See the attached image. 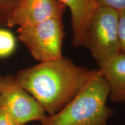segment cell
<instances>
[{
  "instance_id": "4fadbf2b",
  "label": "cell",
  "mask_w": 125,
  "mask_h": 125,
  "mask_svg": "<svg viewBox=\"0 0 125 125\" xmlns=\"http://www.w3.org/2000/svg\"><path fill=\"white\" fill-rule=\"evenodd\" d=\"M0 125H19L4 108L0 107Z\"/></svg>"
},
{
  "instance_id": "52a82bcc",
  "label": "cell",
  "mask_w": 125,
  "mask_h": 125,
  "mask_svg": "<svg viewBox=\"0 0 125 125\" xmlns=\"http://www.w3.org/2000/svg\"><path fill=\"white\" fill-rule=\"evenodd\" d=\"M70 9L73 29V44L82 45L87 30L99 7L97 0H58Z\"/></svg>"
},
{
  "instance_id": "ba28073f",
  "label": "cell",
  "mask_w": 125,
  "mask_h": 125,
  "mask_svg": "<svg viewBox=\"0 0 125 125\" xmlns=\"http://www.w3.org/2000/svg\"><path fill=\"white\" fill-rule=\"evenodd\" d=\"M98 67L109 85V100L116 103L125 102V54H117L99 63Z\"/></svg>"
},
{
  "instance_id": "6da1fadb",
  "label": "cell",
  "mask_w": 125,
  "mask_h": 125,
  "mask_svg": "<svg viewBox=\"0 0 125 125\" xmlns=\"http://www.w3.org/2000/svg\"><path fill=\"white\" fill-rule=\"evenodd\" d=\"M96 71L76 65L62 56L20 70L15 78L42 106L47 115H52L80 92Z\"/></svg>"
},
{
  "instance_id": "5b68a950",
  "label": "cell",
  "mask_w": 125,
  "mask_h": 125,
  "mask_svg": "<svg viewBox=\"0 0 125 125\" xmlns=\"http://www.w3.org/2000/svg\"><path fill=\"white\" fill-rule=\"evenodd\" d=\"M0 107L4 108L19 125L42 121L48 116L45 109L32 95L17 82L15 76L0 77Z\"/></svg>"
},
{
  "instance_id": "5bb4252c",
  "label": "cell",
  "mask_w": 125,
  "mask_h": 125,
  "mask_svg": "<svg viewBox=\"0 0 125 125\" xmlns=\"http://www.w3.org/2000/svg\"><path fill=\"white\" fill-rule=\"evenodd\" d=\"M0 95H1V84H0Z\"/></svg>"
},
{
  "instance_id": "7a4b0ae2",
  "label": "cell",
  "mask_w": 125,
  "mask_h": 125,
  "mask_svg": "<svg viewBox=\"0 0 125 125\" xmlns=\"http://www.w3.org/2000/svg\"><path fill=\"white\" fill-rule=\"evenodd\" d=\"M109 87L99 70L60 111L48 115L41 125H109L115 110L108 107Z\"/></svg>"
},
{
  "instance_id": "30bf717a",
  "label": "cell",
  "mask_w": 125,
  "mask_h": 125,
  "mask_svg": "<svg viewBox=\"0 0 125 125\" xmlns=\"http://www.w3.org/2000/svg\"><path fill=\"white\" fill-rule=\"evenodd\" d=\"M19 0H0V27L7 26Z\"/></svg>"
},
{
  "instance_id": "277c9868",
  "label": "cell",
  "mask_w": 125,
  "mask_h": 125,
  "mask_svg": "<svg viewBox=\"0 0 125 125\" xmlns=\"http://www.w3.org/2000/svg\"><path fill=\"white\" fill-rule=\"evenodd\" d=\"M118 18V11L99 7L90 21L82 45L98 64L120 53Z\"/></svg>"
},
{
  "instance_id": "3957f363",
  "label": "cell",
  "mask_w": 125,
  "mask_h": 125,
  "mask_svg": "<svg viewBox=\"0 0 125 125\" xmlns=\"http://www.w3.org/2000/svg\"><path fill=\"white\" fill-rule=\"evenodd\" d=\"M17 32L20 41L39 62L62 57L64 33L62 18H53L31 26L19 27Z\"/></svg>"
},
{
  "instance_id": "7c38bea8",
  "label": "cell",
  "mask_w": 125,
  "mask_h": 125,
  "mask_svg": "<svg viewBox=\"0 0 125 125\" xmlns=\"http://www.w3.org/2000/svg\"><path fill=\"white\" fill-rule=\"evenodd\" d=\"M99 7H107L117 11L125 10V0H97Z\"/></svg>"
},
{
  "instance_id": "8fae6325",
  "label": "cell",
  "mask_w": 125,
  "mask_h": 125,
  "mask_svg": "<svg viewBox=\"0 0 125 125\" xmlns=\"http://www.w3.org/2000/svg\"><path fill=\"white\" fill-rule=\"evenodd\" d=\"M118 34L120 53L125 54V10L119 12Z\"/></svg>"
},
{
  "instance_id": "9c48e42d",
  "label": "cell",
  "mask_w": 125,
  "mask_h": 125,
  "mask_svg": "<svg viewBox=\"0 0 125 125\" xmlns=\"http://www.w3.org/2000/svg\"><path fill=\"white\" fill-rule=\"evenodd\" d=\"M16 48V39L8 30L0 29V58L10 56Z\"/></svg>"
},
{
  "instance_id": "8992f818",
  "label": "cell",
  "mask_w": 125,
  "mask_h": 125,
  "mask_svg": "<svg viewBox=\"0 0 125 125\" xmlns=\"http://www.w3.org/2000/svg\"><path fill=\"white\" fill-rule=\"evenodd\" d=\"M65 7L58 0H19L7 26L23 27L62 18Z\"/></svg>"
}]
</instances>
